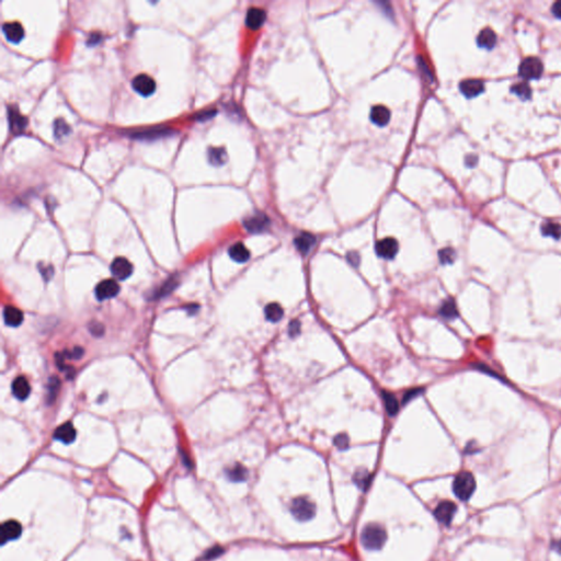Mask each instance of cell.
Returning a JSON list of instances; mask_svg holds the SVG:
<instances>
[{
  "label": "cell",
  "mask_w": 561,
  "mask_h": 561,
  "mask_svg": "<svg viewBox=\"0 0 561 561\" xmlns=\"http://www.w3.org/2000/svg\"><path fill=\"white\" fill-rule=\"evenodd\" d=\"M371 120L377 126L387 125L390 120L389 110L384 106H376L371 111Z\"/></svg>",
  "instance_id": "cell-20"
},
{
  "label": "cell",
  "mask_w": 561,
  "mask_h": 561,
  "mask_svg": "<svg viewBox=\"0 0 561 561\" xmlns=\"http://www.w3.org/2000/svg\"><path fill=\"white\" fill-rule=\"evenodd\" d=\"M459 89L467 98H475L485 90V84L480 79H466L460 82Z\"/></svg>",
  "instance_id": "cell-11"
},
{
  "label": "cell",
  "mask_w": 561,
  "mask_h": 561,
  "mask_svg": "<svg viewBox=\"0 0 561 561\" xmlns=\"http://www.w3.org/2000/svg\"><path fill=\"white\" fill-rule=\"evenodd\" d=\"M553 548H554L555 551H556L557 553L561 554V540L558 541V542H555V543L553 544Z\"/></svg>",
  "instance_id": "cell-45"
},
{
  "label": "cell",
  "mask_w": 561,
  "mask_h": 561,
  "mask_svg": "<svg viewBox=\"0 0 561 561\" xmlns=\"http://www.w3.org/2000/svg\"><path fill=\"white\" fill-rule=\"evenodd\" d=\"M334 445L339 449H345L349 446V437L346 434H339L338 436L334 438Z\"/></svg>",
  "instance_id": "cell-35"
},
{
  "label": "cell",
  "mask_w": 561,
  "mask_h": 561,
  "mask_svg": "<svg viewBox=\"0 0 561 561\" xmlns=\"http://www.w3.org/2000/svg\"><path fill=\"white\" fill-rule=\"evenodd\" d=\"M265 313H266L267 320L271 321V322H278L283 318L284 310H283L282 306L279 305L278 302H271V304L267 305L266 309H265Z\"/></svg>",
  "instance_id": "cell-24"
},
{
  "label": "cell",
  "mask_w": 561,
  "mask_h": 561,
  "mask_svg": "<svg viewBox=\"0 0 561 561\" xmlns=\"http://www.w3.org/2000/svg\"><path fill=\"white\" fill-rule=\"evenodd\" d=\"M520 75L526 80L541 78L544 71L542 60L537 57H527L520 65Z\"/></svg>",
  "instance_id": "cell-4"
},
{
  "label": "cell",
  "mask_w": 561,
  "mask_h": 561,
  "mask_svg": "<svg viewBox=\"0 0 561 561\" xmlns=\"http://www.w3.org/2000/svg\"><path fill=\"white\" fill-rule=\"evenodd\" d=\"M3 34L7 37V40L13 44L20 43L24 37V30L20 23L16 22H10V23H4L2 26Z\"/></svg>",
  "instance_id": "cell-13"
},
{
  "label": "cell",
  "mask_w": 561,
  "mask_h": 561,
  "mask_svg": "<svg viewBox=\"0 0 561 561\" xmlns=\"http://www.w3.org/2000/svg\"><path fill=\"white\" fill-rule=\"evenodd\" d=\"M228 254L229 257L232 258L234 261L238 263H245L248 261L250 258L249 250L247 249L246 246L241 243H237L230 247Z\"/></svg>",
  "instance_id": "cell-22"
},
{
  "label": "cell",
  "mask_w": 561,
  "mask_h": 561,
  "mask_svg": "<svg viewBox=\"0 0 561 561\" xmlns=\"http://www.w3.org/2000/svg\"><path fill=\"white\" fill-rule=\"evenodd\" d=\"M11 389H12V394L14 397L19 400H25L27 397H29L31 393L30 384L23 376H19L14 379L12 386H11Z\"/></svg>",
  "instance_id": "cell-16"
},
{
  "label": "cell",
  "mask_w": 561,
  "mask_h": 561,
  "mask_svg": "<svg viewBox=\"0 0 561 561\" xmlns=\"http://www.w3.org/2000/svg\"><path fill=\"white\" fill-rule=\"evenodd\" d=\"M120 285L113 280H104L96 287V297L98 300L111 299L120 293Z\"/></svg>",
  "instance_id": "cell-7"
},
{
  "label": "cell",
  "mask_w": 561,
  "mask_h": 561,
  "mask_svg": "<svg viewBox=\"0 0 561 561\" xmlns=\"http://www.w3.org/2000/svg\"><path fill=\"white\" fill-rule=\"evenodd\" d=\"M422 392H423V390L421 388H414V389L408 390V392H406L405 395H404L403 403L404 404L409 403V401H411L414 398L418 397V396H419Z\"/></svg>",
  "instance_id": "cell-36"
},
{
  "label": "cell",
  "mask_w": 561,
  "mask_h": 561,
  "mask_svg": "<svg viewBox=\"0 0 561 561\" xmlns=\"http://www.w3.org/2000/svg\"><path fill=\"white\" fill-rule=\"evenodd\" d=\"M133 89L142 97H149L156 91V82L151 77L141 74L136 76L132 81Z\"/></svg>",
  "instance_id": "cell-5"
},
{
  "label": "cell",
  "mask_w": 561,
  "mask_h": 561,
  "mask_svg": "<svg viewBox=\"0 0 561 561\" xmlns=\"http://www.w3.org/2000/svg\"><path fill=\"white\" fill-rule=\"evenodd\" d=\"M54 131H55V136H56L57 139H62V137L69 134L70 128L66 124L65 121L57 120L54 125Z\"/></svg>",
  "instance_id": "cell-32"
},
{
  "label": "cell",
  "mask_w": 561,
  "mask_h": 561,
  "mask_svg": "<svg viewBox=\"0 0 561 561\" xmlns=\"http://www.w3.org/2000/svg\"><path fill=\"white\" fill-rule=\"evenodd\" d=\"M3 319L7 326L16 328L23 322V313L18 308L13 306H7L3 309Z\"/></svg>",
  "instance_id": "cell-18"
},
{
  "label": "cell",
  "mask_w": 561,
  "mask_h": 561,
  "mask_svg": "<svg viewBox=\"0 0 561 561\" xmlns=\"http://www.w3.org/2000/svg\"><path fill=\"white\" fill-rule=\"evenodd\" d=\"M111 273L115 279L124 280L132 276V273H133V266H132V263L128 259L119 257L111 263Z\"/></svg>",
  "instance_id": "cell-9"
},
{
  "label": "cell",
  "mask_w": 561,
  "mask_h": 561,
  "mask_svg": "<svg viewBox=\"0 0 561 561\" xmlns=\"http://www.w3.org/2000/svg\"><path fill=\"white\" fill-rule=\"evenodd\" d=\"M82 354H84V350L81 348H75L68 352L67 357H69V359H79V357L82 356Z\"/></svg>",
  "instance_id": "cell-40"
},
{
  "label": "cell",
  "mask_w": 561,
  "mask_h": 561,
  "mask_svg": "<svg viewBox=\"0 0 561 561\" xmlns=\"http://www.w3.org/2000/svg\"><path fill=\"white\" fill-rule=\"evenodd\" d=\"M361 541L368 551H379L387 541V533L381 525L368 524L362 532Z\"/></svg>",
  "instance_id": "cell-1"
},
{
  "label": "cell",
  "mask_w": 561,
  "mask_h": 561,
  "mask_svg": "<svg viewBox=\"0 0 561 561\" xmlns=\"http://www.w3.org/2000/svg\"><path fill=\"white\" fill-rule=\"evenodd\" d=\"M54 438L64 444H70L76 439V430L70 422L58 426L54 432Z\"/></svg>",
  "instance_id": "cell-14"
},
{
  "label": "cell",
  "mask_w": 561,
  "mask_h": 561,
  "mask_svg": "<svg viewBox=\"0 0 561 561\" xmlns=\"http://www.w3.org/2000/svg\"><path fill=\"white\" fill-rule=\"evenodd\" d=\"M215 113H216L215 110H214V111H208V112L201 113V114L199 115V118H197V119H199V120H202V121H203V120H205V118H206V119H210V118L214 117V115H215Z\"/></svg>",
  "instance_id": "cell-42"
},
{
  "label": "cell",
  "mask_w": 561,
  "mask_h": 561,
  "mask_svg": "<svg viewBox=\"0 0 561 561\" xmlns=\"http://www.w3.org/2000/svg\"><path fill=\"white\" fill-rule=\"evenodd\" d=\"M511 91L515 93V95L518 97L524 99V100H526V99H530L531 96H532L531 87L527 85L526 82H520V84H516V85L512 86V88H511Z\"/></svg>",
  "instance_id": "cell-30"
},
{
  "label": "cell",
  "mask_w": 561,
  "mask_h": 561,
  "mask_svg": "<svg viewBox=\"0 0 561 561\" xmlns=\"http://www.w3.org/2000/svg\"><path fill=\"white\" fill-rule=\"evenodd\" d=\"M316 244V237L309 233H301L297 236L294 240V245L296 249L298 250L301 255H308L309 251L312 249V247Z\"/></svg>",
  "instance_id": "cell-17"
},
{
  "label": "cell",
  "mask_w": 561,
  "mask_h": 561,
  "mask_svg": "<svg viewBox=\"0 0 561 561\" xmlns=\"http://www.w3.org/2000/svg\"><path fill=\"white\" fill-rule=\"evenodd\" d=\"M542 233L547 237L559 239L561 237V225L555 222H546L542 225Z\"/></svg>",
  "instance_id": "cell-27"
},
{
  "label": "cell",
  "mask_w": 561,
  "mask_h": 561,
  "mask_svg": "<svg viewBox=\"0 0 561 561\" xmlns=\"http://www.w3.org/2000/svg\"><path fill=\"white\" fill-rule=\"evenodd\" d=\"M299 332H300V322L298 320H293L289 323V327H288L289 335L291 338H294Z\"/></svg>",
  "instance_id": "cell-38"
},
{
  "label": "cell",
  "mask_w": 561,
  "mask_h": 561,
  "mask_svg": "<svg viewBox=\"0 0 561 561\" xmlns=\"http://www.w3.org/2000/svg\"><path fill=\"white\" fill-rule=\"evenodd\" d=\"M456 510H457V507H456L454 502L442 501L437 504V507L434 510V516L442 524L449 525L450 522L453 521Z\"/></svg>",
  "instance_id": "cell-8"
},
{
  "label": "cell",
  "mask_w": 561,
  "mask_h": 561,
  "mask_svg": "<svg viewBox=\"0 0 561 561\" xmlns=\"http://www.w3.org/2000/svg\"><path fill=\"white\" fill-rule=\"evenodd\" d=\"M290 513L297 521H309L316 514V505L309 499L298 497L290 503Z\"/></svg>",
  "instance_id": "cell-3"
},
{
  "label": "cell",
  "mask_w": 561,
  "mask_h": 561,
  "mask_svg": "<svg viewBox=\"0 0 561 561\" xmlns=\"http://www.w3.org/2000/svg\"><path fill=\"white\" fill-rule=\"evenodd\" d=\"M98 38H101V36H100V35L92 34V35L90 36V40L87 41V44H88V45H96V44L98 43Z\"/></svg>",
  "instance_id": "cell-44"
},
{
  "label": "cell",
  "mask_w": 561,
  "mask_h": 561,
  "mask_svg": "<svg viewBox=\"0 0 561 561\" xmlns=\"http://www.w3.org/2000/svg\"><path fill=\"white\" fill-rule=\"evenodd\" d=\"M382 397H383L384 405H385V408H386L387 414L390 417H395L399 411V403H398L397 398H396V396L392 393L383 392Z\"/></svg>",
  "instance_id": "cell-23"
},
{
  "label": "cell",
  "mask_w": 561,
  "mask_h": 561,
  "mask_svg": "<svg viewBox=\"0 0 561 561\" xmlns=\"http://www.w3.org/2000/svg\"><path fill=\"white\" fill-rule=\"evenodd\" d=\"M267 13L266 11L260 8H250L247 12L246 16V24L251 30H258L260 29L262 24L266 22Z\"/></svg>",
  "instance_id": "cell-12"
},
{
  "label": "cell",
  "mask_w": 561,
  "mask_h": 561,
  "mask_svg": "<svg viewBox=\"0 0 561 561\" xmlns=\"http://www.w3.org/2000/svg\"><path fill=\"white\" fill-rule=\"evenodd\" d=\"M438 258L442 265H450L454 262L456 254L452 248H444L438 252Z\"/></svg>",
  "instance_id": "cell-31"
},
{
  "label": "cell",
  "mask_w": 561,
  "mask_h": 561,
  "mask_svg": "<svg viewBox=\"0 0 561 561\" xmlns=\"http://www.w3.org/2000/svg\"><path fill=\"white\" fill-rule=\"evenodd\" d=\"M346 259H348V261L353 267L356 268L357 266H359L360 257H359V255L356 254V252H350V254H348V256H346Z\"/></svg>",
  "instance_id": "cell-39"
},
{
  "label": "cell",
  "mask_w": 561,
  "mask_h": 561,
  "mask_svg": "<svg viewBox=\"0 0 561 561\" xmlns=\"http://www.w3.org/2000/svg\"><path fill=\"white\" fill-rule=\"evenodd\" d=\"M439 315L443 316L444 318L446 319H454L458 316V311H457V307L455 305V301L453 299H447L445 300L441 308H439Z\"/></svg>",
  "instance_id": "cell-26"
},
{
  "label": "cell",
  "mask_w": 561,
  "mask_h": 561,
  "mask_svg": "<svg viewBox=\"0 0 561 561\" xmlns=\"http://www.w3.org/2000/svg\"><path fill=\"white\" fill-rule=\"evenodd\" d=\"M60 387V383H59V379L57 377H53L51 378V381H49L48 384V392H47V400L49 403H52L54 401L55 396L58 393Z\"/></svg>",
  "instance_id": "cell-34"
},
{
  "label": "cell",
  "mask_w": 561,
  "mask_h": 561,
  "mask_svg": "<svg viewBox=\"0 0 561 561\" xmlns=\"http://www.w3.org/2000/svg\"><path fill=\"white\" fill-rule=\"evenodd\" d=\"M477 43H478V45H479L480 47H483V48L490 49V48L494 47V45L497 44L496 33H494V31L491 30L490 27H486V29H483L482 31H480L479 34H478Z\"/></svg>",
  "instance_id": "cell-21"
},
{
  "label": "cell",
  "mask_w": 561,
  "mask_h": 561,
  "mask_svg": "<svg viewBox=\"0 0 561 561\" xmlns=\"http://www.w3.org/2000/svg\"><path fill=\"white\" fill-rule=\"evenodd\" d=\"M8 119L10 122V129L13 133H20L26 126V119L18 112V110L10 108L8 110Z\"/></svg>",
  "instance_id": "cell-19"
},
{
  "label": "cell",
  "mask_w": 561,
  "mask_h": 561,
  "mask_svg": "<svg viewBox=\"0 0 561 561\" xmlns=\"http://www.w3.org/2000/svg\"><path fill=\"white\" fill-rule=\"evenodd\" d=\"M398 243L394 238H385L376 244V254L383 259H394L398 252Z\"/></svg>",
  "instance_id": "cell-10"
},
{
  "label": "cell",
  "mask_w": 561,
  "mask_h": 561,
  "mask_svg": "<svg viewBox=\"0 0 561 561\" xmlns=\"http://www.w3.org/2000/svg\"><path fill=\"white\" fill-rule=\"evenodd\" d=\"M22 533V527L20 523L16 521H7L4 522L1 526V536L2 541L1 543L4 544L8 541H14L16 538H19Z\"/></svg>",
  "instance_id": "cell-15"
},
{
  "label": "cell",
  "mask_w": 561,
  "mask_h": 561,
  "mask_svg": "<svg viewBox=\"0 0 561 561\" xmlns=\"http://www.w3.org/2000/svg\"><path fill=\"white\" fill-rule=\"evenodd\" d=\"M552 12L555 16H557L558 19H561V0L556 1L552 7Z\"/></svg>",
  "instance_id": "cell-41"
},
{
  "label": "cell",
  "mask_w": 561,
  "mask_h": 561,
  "mask_svg": "<svg viewBox=\"0 0 561 561\" xmlns=\"http://www.w3.org/2000/svg\"><path fill=\"white\" fill-rule=\"evenodd\" d=\"M90 331L93 335H96V337H101V335L104 333V328L101 323L99 322H92L90 326H89Z\"/></svg>",
  "instance_id": "cell-37"
},
{
  "label": "cell",
  "mask_w": 561,
  "mask_h": 561,
  "mask_svg": "<svg viewBox=\"0 0 561 561\" xmlns=\"http://www.w3.org/2000/svg\"><path fill=\"white\" fill-rule=\"evenodd\" d=\"M167 134H168V130H157V131L142 132V133H139L137 135H135V137L142 140H151V139H158V137H161Z\"/></svg>",
  "instance_id": "cell-33"
},
{
  "label": "cell",
  "mask_w": 561,
  "mask_h": 561,
  "mask_svg": "<svg viewBox=\"0 0 561 561\" xmlns=\"http://www.w3.org/2000/svg\"><path fill=\"white\" fill-rule=\"evenodd\" d=\"M208 161L213 166H222L227 160V155L223 148H210L207 152Z\"/></svg>",
  "instance_id": "cell-25"
},
{
  "label": "cell",
  "mask_w": 561,
  "mask_h": 561,
  "mask_svg": "<svg viewBox=\"0 0 561 561\" xmlns=\"http://www.w3.org/2000/svg\"><path fill=\"white\" fill-rule=\"evenodd\" d=\"M477 160H478V159H477L476 156H468L466 158V164L468 167H474L476 162H477Z\"/></svg>",
  "instance_id": "cell-43"
},
{
  "label": "cell",
  "mask_w": 561,
  "mask_h": 561,
  "mask_svg": "<svg viewBox=\"0 0 561 561\" xmlns=\"http://www.w3.org/2000/svg\"><path fill=\"white\" fill-rule=\"evenodd\" d=\"M476 490L475 477L469 471H461L455 477L453 491L461 501H468Z\"/></svg>",
  "instance_id": "cell-2"
},
{
  "label": "cell",
  "mask_w": 561,
  "mask_h": 561,
  "mask_svg": "<svg viewBox=\"0 0 561 561\" xmlns=\"http://www.w3.org/2000/svg\"><path fill=\"white\" fill-rule=\"evenodd\" d=\"M227 476L233 481H245L248 477V471L244 466L237 464L227 470Z\"/></svg>",
  "instance_id": "cell-28"
},
{
  "label": "cell",
  "mask_w": 561,
  "mask_h": 561,
  "mask_svg": "<svg viewBox=\"0 0 561 561\" xmlns=\"http://www.w3.org/2000/svg\"><path fill=\"white\" fill-rule=\"evenodd\" d=\"M353 480L356 485L362 489V490H366L367 487L370 486L371 483V475L370 472L365 469L357 470L353 476Z\"/></svg>",
  "instance_id": "cell-29"
},
{
  "label": "cell",
  "mask_w": 561,
  "mask_h": 561,
  "mask_svg": "<svg viewBox=\"0 0 561 561\" xmlns=\"http://www.w3.org/2000/svg\"><path fill=\"white\" fill-rule=\"evenodd\" d=\"M244 226L251 234H261L270 226V219L265 214L258 213L247 218L244 222Z\"/></svg>",
  "instance_id": "cell-6"
}]
</instances>
